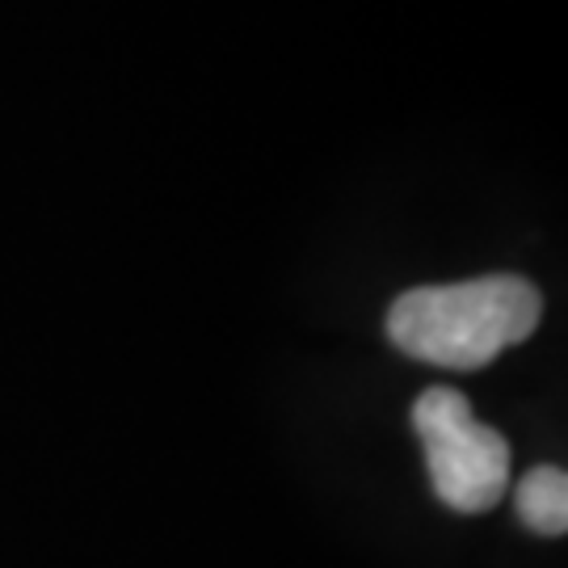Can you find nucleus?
<instances>
[{
    "label": "nucleus",
    "mask_w": 568,
    "mask_h": 568,
    "mask_svg": "<svg viewBox=\"0 0 568 568\" xmlns=\"http://www.w3.org/2000/svg\"><path fill=\"white\" fill-rule=\"evenodd\" d=\"M539 286L518 274H485L405 291L387 312V337L417 363L476 371L509 345L527 342L539 328Z\"/></svg>",
    "instance_id": "1"
},
{
    "label": "nucleus",
    "mask_w": 568,
    "mask_h": 568,
    "mask_svg": "<svg viewBox=\"0 0 568 568\" xmlns=\"http://www.w3.org/2000/svg\"><path fill=\"white\" fill-rule=\"evenodd\" d=\"M514 509L535 535H565L568 527V476L560 467H530L514 488Z\"/></svg>",
    "instance_id": "3"
},
{
    "label": "nucleus",
    "mask_w": 568,
    "mask_h": 568,
    "mask_svg": "<svg viewBox=\"0 0 568 568\" xmlns=\"http://www.w3.org/2000/svg\"><path fill=\"white\" fill-rule=\"evenodd\" d=\"M413 429L426 447L438 501L455 514H485L509 488V443L476 422L464 392L426 387L413 405Z\"/></svg>",
    "instance_id": "2"
}]
</instances>
